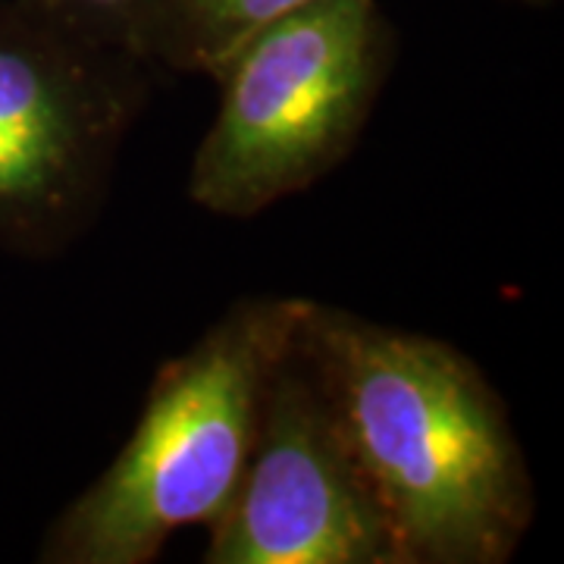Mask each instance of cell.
Here are the masks:
<instances>
[{"label": "cell", "instance_id": "cell-4", "mask_svg": "<svg viewBox=\"0 0 564 564\" xmlns=\"http://www.w3.org/2000/svg\"><path fill=\"white\" fill-rule=\"evenodd\" d=\"M132 63L25 0L0 10V245L47 251L101 202L135 104Z\"/></svg>", "mask_w": 564, "mask_h": 564}, {"label": "cell", "instance_id": "cell-7", "mask_svg": "<svg viewBox=\"0 0 564 564\" xmlns=\"http://www.w3.org/2000/svg\"><path fill=\"white\" fill-rule=\"evenodd\" d=\"M69 35L144 61V39L158 0H25Z\"/></svg>", "mask_w": 564, "mask_h": 564}, {"label": "cell", "instance_id": "cell-6", "mask_svg": "<svg viewBox=\"0 0 564 564\" xmlns=\"http://www.w3.org/2000/svg\"><path fill=\"white\" fill-rule=\"evenodd\" d=\"M317 0H158L144 39V61L217 79L263 29Z\"/></svg>", "mask_w": 564, "mask_h": 564}, {"label": "cell", "instance_id": "cell-3", "mask_svg": "<svg viewBox=\"0 0 564 564\" xmlns=\"http://www.w3.org/2000/svg\"><path fill=\"white\" fill-rule=\"evenodd\" d=\"M389 69L377 0H317L263 29L220 69V107L192 163V202L254 217L351 151Z\"/></svg>", "mask_w": 564, "mask_h": 564}, {"label": "cell", "instance_id": "cell-5", "mask_svg": "<svg viewBox=\"0 0 564 564\" xmlns=\"http://www.w3.org/2000/svg\"><path fill=\"white\" fill-rule=\"evenodd\" d=\"M207 530L204 564H404L299 343L267 386L242 480Z\"/></svg>", "mask_w": 564, "mask_h": 564}, {"label": "cell", "instance_id": "cell-1", "mask_svg": "<svg viewBox=\"0 0 564 564\" xmlns=\"http://www.w3.org/2000/svg\"><path fill=\"white\" fill-rule=\"evenodd\" d=\"M299 355L383 505L404 564H502L533 524L508 411L455 345L311 302Z\"/></svg>", "mask_w": 564, "mask_h": 564}, {"label": "cell", "instance_id": "cell-8", "mask_svg": "<svg viewBox=\"0 0 564 564\" xmlns=\"http://www.w3.org/2000/svg\"><path fill=\"white\" fill-rule=\"evenodd\" d=\"M518 3H530V7H545V3H552V0H518Z\"/></svg>", "mask_w": 564, "mask_h": 564}, {"label": "cell", "instance_id": "cell-2", "mask_svg": "<svg viewBox=\"0 0 564 564\" xmlns=\"http://www.w3.org/2000/svg\"><path fill=\"white\" fill-rule=\"evenodd\" d=\"M307 299H251L163 367L132 436L47 530L41 562L148 564L210 527L251 458L263 395L299 343Z\"/></svg>", "mask_w": 564, "mask_h": 564}]
</instances>
